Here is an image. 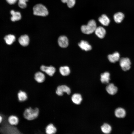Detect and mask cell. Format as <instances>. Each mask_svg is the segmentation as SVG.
Wrapping results in <instances>:
<instances>
[{"label":"cell","instance_id":"obj_28","mask_svg":"<svg viewBox=\"0 0 134 134\" xmlns=\"http://www.w3.org/2000/svg\"><path fill=\"white\" fill-rule=\"evenodd\" d=\"M6 130L7 132L8 133H15V132H16L17 133V132H18L19 131L17 130V129L15 127H9L6 128Z\"/></svg>","mask_w":134,"mask_h":134},{"label":"cell","instance_id":"obj_14","mask_svg":"<svg viewBox=\"0 0 134 134\" xmlns=\"http://www.w3.org/2000/svg\"><path fill=\"white\" fill-rule=\"evenodd\" d=\"M10 13L12 16L11 20L12 21L15 22L18 21L21 19V15L19 12L15 11L12 10L10 11Z\"/></svg>","mask_w":134,"mask_h":134},{"label":"cell","instance_id":"obj_31","mask_svg":"<svg viewBox=\"0 0 134 134\" xmlns=\"http://www.w3.org/2000/svg\"><path fill=\"white\" fill-rule=\"evenodd\" d=\"M132 134H134V131L132 132Z\"/></svg>","mask_w":134,"mask_h":134},{"label":"cell","instance_id":"obj_29","mask_svg":"<svg viewBox=\"0 0 134 134\" xmlns=\"http://www.w3.org/2000/svg\"><path fill=\"white\" fill-rule=\"evenodd\" d=\"M18 0H6L7 2L10 5L13 4L15 3Z\"/></svg>","mask_w":134,"mask_h":134},{"label":"cell","instance_id":"obj_10","mask_svg":"<svg viewBox=\"0 0 134 134\" xmlns=\"http://www.w3.org/2000/svg\"><path fill=\"white\" fill-rule=\"evenodd\" d=\"M78 45L82 50L86 51L90 50L92 48L91 46L87 41L83 40L78 43Z\"/></svg>","mask_w":134,"mask_h":134},{"label":"cell","instance_id":"obj_23","mask_svg":"<svg viewBox=\"0 0 134 134\" xmlns=\"http://www.w3.org/2000/svg\"><path fill=\"white\" fill-rule=\"evenodd\" d=\"M4 39L7 44L10 45L15 41L16 38L14 35L10 34L6 36Z\"/></svg>","mask_w":134,"mask_h":134},{"label":"cell","instance_id":"obj_24","mask_svg":"<svg viewBox=\"0 0 134 134\" xmlns=\"http://www.w3.org/2000/svg\"><path fill=\"white\" fill-rule=\"evenodd\" d=\"M8 120L9 124L12 125H17L19 122L18 118L14 115L10 116L8 118Z\"/></svg>","mask_w":134,"mask_h":134},{"label":"cell","instance_id":"obj_18","mask_svg":"<svg viewBox=\"0 0 134 134\" xmlns=\"http://www.w3.org/2000/svg\"><path fill=\"white\" fill-rule=\"evenodd\" d=\"M114 113L115 116L118 118H124L126 114L125 110L123 108L121 107L116 109Z\"/></svg>","mask_w":134,"mask_h":134},{"label":"cell","instance_id":"obj_30","mask_svg":"<svg viewBox=\"0 0 134 134\" xmlns=\"http://www.w3.org/2000/svg\"><path fill=\"white\" fill-rule=\"evenodd\" d=\"M3 118L2 116L0 115V123L2 120Z\"/></svg>","mask_w":134,"mask_h":134},{"label":"cell","instance_id":"obj_2","mask_svg":"<svg viewBox=\"0 0 134 134\" xmlns=\"http://www.w3.org/2000/svg\"><path fill=\"white\" fill-rule=\"evenodd\" d=\"M96 28L95 21L93 20H91L88 22L87 25L82 26L81 30L82 32L84 34H89L94 32Z\"/></svg>","mask_w":134,"mask_h":134},{"label":"cell","instance_id":"obj_27","mask_svg":"<svg viewBox=\"0 0 134 134\" xmlns=\"http://www.w3.org/2000/svg\"><path fill=\"white\" fill-rule=\"evenodd\" d=\"M18 5L21 8H25L27 7L26 2L28 0H18Z\"/></svg>","mask_w":134,"mask_h":134},{"label":"cell","instance_id":"obj_16","mask_svg":"<svg viewBox=\"0 0 134 134\" xmlns=\"http://www.w3.org/2000/svg\"><path fill=\"white\" fill-rule=\"evenodd\" d=\"M57 131L56 128L52 123H50L48 124L45 129V132L47 134H55L56 133Z\"/></svg>","mask_w":134,"mask_h":134},{"label":"cell","instance_id":"obj_9","mask_svg":"<svg viewBox=\"0 0 134 134\" xmlns=\"http://www.w3.org/2000/svg\"><path fill=\"white\" fill-rule=\"evenodd\" d=\"M18 41L22 46L24 47L28 45L29 43V38L27 35H22L19 38Z\"/></svg>","mask_w":134,"mask_h":134},{"label":"cell","instance_id":"obj_4","mask_svg":"<svg viewBox=\"0 0 134 134\" xmlns=\"http://www.w3.org/2000/svg\"><path fill=\"white\" fill-rule=\"evenodd\" d=\"M119 64L122 69L124 71L129 70L130 68L131 62L128 58H122L120 60Z\"/></svg>","mask_w":134,"mask_h":134},{"label":"cell","instance_id":"obj_1","mask_svg":"<svg viewBox=\"0 0 134 134\" xmlns=\"http://www.w3.org/2000/svg\"><path fill=\"white\" fill-rule=\"evenodd\" d=\"M39 113V109L37 108L32 109L31 107L25 109L24 113L23 116L26 119L31 120L37 118Z\"/></svg>","mask_w":134,"mask_h":134},{"label":"cell","instance_id":"obj_25","mask_svg":"<svg viewBox=\"0 0 134 134\" xmlns=\"http://www.w3.org/2000/svg\"><path fill=\"white\" fill-rule=\"evenodd\" d=\"M102 132L104 133L108 134L110 133L112 130L111 126L107 123L104 124L101 127Z\"/></svg>","mask_w":134,"mask_h":134},{"label":"cell","instance_id":"obj_7","mask_svg":"<svg viewBox=\"0 0 134 134\" xmlns=\"http://www.w3.org/2000/svg\"><path fill=\"white\" fill-rule=\"evenodd\" d=\"M58 41L59 46L62 48H66L68 45V39L65 36H60L58 38Z\"/></svg>","mask_w":134,"mask_h":134},{"label":"cell","instance_id":"obj_21","mask_svg":"<svg viewBox=\"0 0 134 134\" xmlns=\"http://www.w3.org/2000/svg\"><path fill=\"white\" fill-rule=\"evenodd\" d=\"M59 70L60 74L63 76H67L70 73V68L69 67L67 66L60 67Z\"/></svg>","mask_w":134,"mask_h":134},{"label":"cell","instance_id":"obj_22","mask_svg":"<svg viewBox=\"0 0 134 134\" xmlns=\"http://www.w3.org/2000/svg\"><path fill=\"white\" fill-rule=\"evenodd\" d=\"M124 15L121 12H118L115 13L114 15V19L115 22L117 23H121L124 18Z\"/></svg>","mask_w":134,"mask_h":134},{"label":"cell","instance_id":"obj_26","mask_svg":"<svg viewBox=\"0 0 134 134\" xmlns=\"http://www.w3.org/2000/svg\"><path fill=\"white\" fill-rule=\"evenodd\" d=\"M61 1L63 3H66L70 8L73 7L75 3V0H61Z\"/></svg>","mask_w":134,"mask_h":134},{"label":"cell","instance_id":"obj_15","mask_svg":"<svg viewBox=\"0 0 134 134\" xmlns=\"http://www.w3.org/2000/svg\"><path fill=\"white\" fill-rule=\"evenodd\" d=\"M100 80L103 83H108L110 79V74L107 72L101 74L100 75Z\"/></svg>","mask_w":134,"mask_h":134},{"label":"cell","instance_id":"obj_12","mask_svg":"<svg viewBox=\"0 0 134 134\" xmlns=\"http://www.w3.org/2000/svg\"><path fill=\"white\" fill-rule=\"evenodd\" d=\"M108 58L110 62L115 63L119 60L120 55L118 52H116L112 54L109 55L108 56Z\"/></svg>","mask_w":134,"mask_h":134},{"label":"cell","instance_id":"obj_20","mask_svg":"<svg viewBox=\"0 0 134 134\" xmlns=\"http://www.w3.org/2000/svg\"><path fill=\"white\" fill-rule=\"evenodd\" d=\"M17 96L19 100L21 102L25 101L28 99V96L26 93L22 90H20L18 92Z\"/></svg>","mask_w":134,"mask_h":134},{"label":"cell","instance_id":"obj_17","mask_svg":"<svg viewBox=\"0 0 134 134\" xmlns=\"http://www.w3.org/2000/svg\"><path fill=\"white\" fill-rule=\"evenodd\" d=\"M82 98L81 95L78 93L73 94L72 96L71 100L75 104L78 105L80 104L82 100Z\"/></svg>","mask_w":134,"mask_h":134},{"label":"cell","instance_id":"obj_8","mask_svg":"<svg viewBox=\"0 0 134 134\" xmlns=\"http://www.w3.org/2000/svg\"><path fill=\"white\" fill-rule=\"evenodd\" d=\"M94 32L97 36L101 39L103 38L106 34L105 30L101 26L97 27Z\"/></svg>","mask_w":134,"mask_h":134},{"label":"cell","instance_id":"obj_5","mask_svg":"<svg viewBox=\"0 0 134 134\" xmlns=\"http://www.w3.org/2000/svg\"><path fill=\"white\" fill-rule=\"evenodd\" d=\"M64 93H66L68 94L71 93L70 88L65 85H61L58 86L56 91V94L59 96L63 95Z\"/></svg>","mask_w":134,"mask_h":134},{"label":"cell","instance_id":"obj_6","mask_svg":"<svg viewBox=\"0 0 134 134\" xmlns=\"http://www.w3.org/2000/svg\"><path fill=\"white\" fill-rule=\"evenodd\" d=\"M40 69L50 76H52L56 71L55 68L51 66H47L42 65L40 67Z\"/></svg>","mask_w":134,"mask_h":134},{"label":"cell","instance_id":"obj_11","mask_svg":"<svg viewBox=\"0 0 134 134\" xmlns=\"http://www.w3.org/2000/svg\"><path fill=\"white\" fill-rule=\"evenodd\" d=\"M106 89L107 92L112 95L115 94L118 91L117 87L112 83L109 84L106 87Z\"/></svg>","mask_w":134,"mask_h":134},{"label":"cell","instance_id":"obj_19","mask_svg":"<svg viewBox=\"0 0 134 134\" xmlns=\"http://www.w3.org/2000/svg\"><path fill=\"white\" fill-rule=\"evenodd\" d=\"M34 79L37 82L42 83L44 81L45 79V76L44 74L42 73L38 72L35 74Z\"/></svg>","mask_w":134,"mask_h":134},{"label":"cell","instance_id":"obj_13","mask_svg":"<svg viewBox=\"0 0 134 134\" xmlns=\"http://www.w3.org/2000/svg\"><path fill=\"white\" fill-rule=\"evenodd\" d=\"M99 21L103 25L107 26L110 23V20L108 17L105 14H103L98 18Z\"/></svg>","mask_w":134,"mask_h":134},{"label":"cell","instance_id":"obj_3","mask_svg":"<svg viewBox=\"0 0 134 134\" xmlns=\"http://www.w3.org/2000/svg\"><path fill=\"white\" fill-rule=\"evenodd\" d=\"M33 14L35 15L45 16L48 15V11L46 8L41 4H38L33 7Z\"/></svg>","mask_w":134,"mask_h":134}]
</instances>
